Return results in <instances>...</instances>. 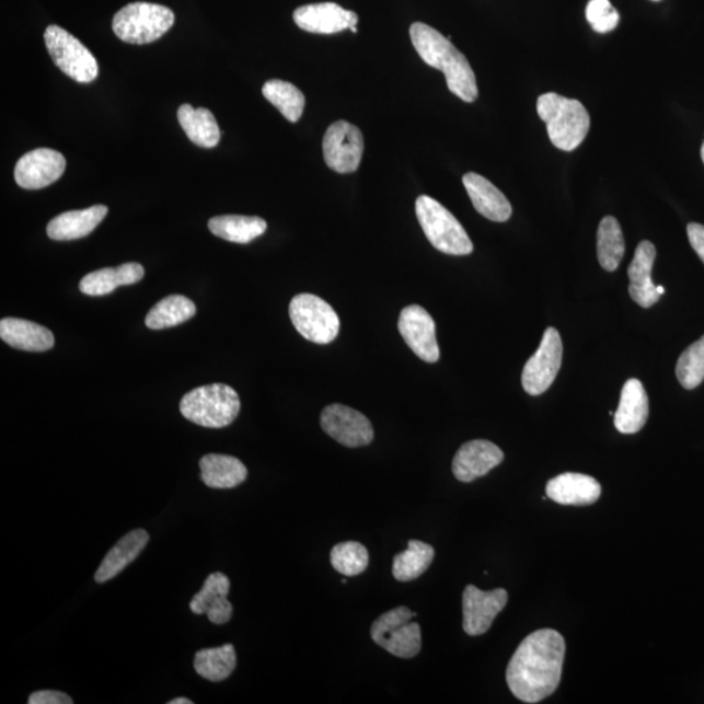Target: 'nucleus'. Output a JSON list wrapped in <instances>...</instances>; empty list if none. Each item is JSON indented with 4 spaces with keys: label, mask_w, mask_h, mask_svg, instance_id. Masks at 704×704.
I'll return each mask as SVG.
<instances>
[{
    "label": "nucleus",
    "mask_w": 704,
    "mask_h": 704,
    "mask_svg": "<svg viewBox=\"0 0 704 704\" xmlns=\"http://www.w3.org/2000/svg\"><path fill=\"white\" fill-rule=\"evenodd\" d=\"M196 314V305L193 300L183 296H170L160 300L149 311L146 324L149 330L161 331L186 323Z\"/></svg>",
    "instance_id": "31"
},
{
    "label": "nucleus",
    "mask_w": 704,
    "mask_h": 704,
    "mask_svg": "<svg viewBox=\"0 0 704 704\" xmlns=\"http://www.w3.org/2000/svg\"><path fill=\"white\" fill-rule=\"evenodd\" d=\"M625 254V241L616 218L608 216L601 220L598 229V258L607 272L618 270Z\"/></svg>",
    "instance_id": "33"
},
{
    "label": "nucleus",
    "mask_w": 704,
    "mask_h": 704,
    "mask_svg": "<svg viewBox=\"0 0 704 704\" xmlns=\"http://www.w3.org/2000/svg\"><path fill=\"white\" fill-rule=\"evenodd\" d=\"M508 600L507 590L482 591L469 585L462 597L464 633L471 637L487 633L497 614L507 607Z\"/></svg>",
    "instance_id": "13"
},
{
    "label": "nucleus",
    "mask_w": 704,
    "mask_h": 704,
    "mask_svg": "<svg viewBox=\"0 0 704 704\" xmlns=\"http://www.w3.org/2000/svg\"><path fill=\"white\" fill-rule=\"evenodd\" d=\"M208 226L211 234L238 244L251 243L268 229L263 218L247 216H218Z\"/></svg>",
    "instance_id": "29"
},
{
    "label": "nucleus",
    "mask_w": 704,
    "mask_h": 704,
    "mask_svg": "<svg viewBox=\"0 0 704 704\" xmlns=\"http://www.w3.org/2000/svg\"><path fill=\"white\" fill-rule=\"evenodd\" d=\"M415 616V612L403 605L381 614L371 626L374 644L396 658H415L422 649L420 626L412 621Z\"/></svg>",
    "instance_id": "7"
},
{
    "label": "nucleus",
    "mask_w": 704,
    "mask_h": 704,
    "mask_svg": "<svg viewBox=\"0 0 704 704\" xmlns=\"http://www.w3.org/2000/svg\"><path fill=\"white\" fill-rule=\"evenodd\" d=\"M331 563L334 569L346 577H357L365 573L369 564L366 546L358 542H345L333 546Z\"/></svg>",
    "instance_id": "35"
},
{
    "label": "nucleus",
    "mask_w": 704,
    "mask_h": 704,
    "mask_svg": "<svg viewBox=\"0 0 704 704\" xmlns=\"http://www.w3.org/2000/svg\"><path fill=\"white\" fill-rule=\"evenodd\" d=\"M293 22L305 32L334 34L357 26L359 18L336 3H318L299 7L293 12Z\"/></svg>",
    "instance_id": "17"
},
{
    "label": "nucleus",
    "mask_w": 704,
    "mask_h": 704,
    "mask_svg": "<svg viewBox=\"0 0 704 704\" xmlns=\"http://www.w3.org/2000/svg\"><path fill=\"white\" fill-rule=\"evenodd\" d=\"M195 671L203 679L221 682L232 674L236 668V653L232 645L216 648H205L195 655Z\"/></svg>",
    "instance_id": "30"
},
{
    "label": "nucleus",
    "mask_w": 704,
    "mask_h": 704,
    "mask_svg": "<svg viewBox=\"0 0 704 704\" xmlns=\"http://www.w3.org/2000/svg\"><path fill=\"white\" fill-rule=\"evenodd\" d=\"M230 579L222 573H213L205 580L203 589L191 600V611L197 616L207 614L211 624L224 625L229 622L234 608L228 600Z\"/></svg>",
    "instance_id": "18"
},
{
    "label": "nucleus",
    "mask_w": 704,
    "mask_h": 704,
    "mask_svg": "<svg viewBox=\"0 0 704 704\" xmlns=\"http://www.w3.org/2000/svg\"><path fill=\"white\" fill-rule=\"evenodd\" d=\"M399 330L416 357L427 363H436L440 359L435 320L423 307L414 304L403 309L400 314Z\"/></svg>",
    "instance_id": "14"
},
{
    "label": "nucleus",
    "mask_w": 704,
    "mask_h": 704,
    "mask_svg": "<svg viewBox=\"0 0 704 704\" xmlns=\"http://www.w3.org/2000/svg\"><path fill=\"white\" fill-rule=\"evenodd\" d=\"M193 703L194 702L188 699H176L169 702V704H193Z\"/></svg>",
    "instance_id": "40"
},
{
    "label": "nucleus",
    "mask_w": 704,
    "mask_h": 704,
    "mask_svg": "<svg viewBox=\"0 0 704 704\" xmlns=\"http://www.w3.org/2000/svg\"><path fill=\"white\" fill-rule=\"evenodd\" d=\"M563 351L559 333L555 327H549L534 357L523 368L522 385L526 393L536 396L549 391L562 368Z\"/></svg>",
    "instance_id": "11"
},
{
    "label": "nucleus",
    "mask_w": 704,
    "mask_h": 704,
    "mask_svg": "<svg viewBox=\"0 0 704 704\" xmlns=\"http://www.w3.org/2000/svg\"><path fill=\"white\" fill-rule=\"evenodd\" d=\"M656 290H658L660 297L662 296V293L666 292L665 287H662V286H658V289H656Z\"/></svg>",
    "instance_id": "41"
},
{
    "label": "nucleus",
    "mask_w": 704,
    "mask_h": 704,
    "mask_svg": "<svg viewBox=\"0 0 704 704\" xmlns=\"http://www.w3.org/2000/svg\"><path fill=\"white\" fill-rule=\"evenodd\" d=\"M409 37L419 57L428 66L446 74L451 93L469 104L477 99L480 91L473 68L448 37L424 23L409 26Z\"/></svg>",
    "instance_id": "2"
},
{
    "label": "nucleus",
    "mask_w": 704,
    "mask_h": 704,
    "mask_svg": "<svg viewBox=\"0 0 704 704\" xmlns=\"http://www.w3.org/2000/svg\"><path fill=\"white\" fill-rule=\"evenodd\" d=\"M30 704H72L71 696L56 690H41L33 693L28 700Z\"/></svg>",
    "instance_id": "38"
},
{
    "label": "nucleus",
    "mask_w": 704,
    "mask_h": 704,
    "mask_svg": "<svg viewBox=\"0 0 704 704\" xmlns=\"http://www.w3.org/2000/svg\"><path fill=\"white\" fill-rule=\"evenodd\" d=\"M45 44L54 64L68 78L79 83H92L99 77V64L93 54L77 37L58 25L47 26Z\"/></svg>",
    "instance_id": "9"
},
{
    "label": "nucleus",
    "mask_w": 704,
    "mask_h": 704,
    "mask_svg": "<svg viewBox=\"0 0 704 704\" xmlns=\"http://www.w3.org/2000/svg\"><path fill=\"white\" fill-rule=\"evenodd\" d=\"M66 170V159L57 150L39 148L19 160L15 181L25 189H41L57 182Z\"/></svg>",
    "instance_id": "15"
},
{
    "label": "nucleus",
    "mask_w": 704,
    "mask_h": 704,
    "mask_svg": "<svg viewBox=\"0 0 704 704\" xmlns=\"http://www.w3.org/2000/svg\"><path fill=\"white\" fill-rule=\"evenodd\" d=\"M545 492L546 496L557 504L587 507L599 500L601 485L592 476L565 473L553 477L546 484Z\"/></svg>",
    "instance_id": "20"
},
{
    "label": "nucleus",
    "mask_w": 704,
    "mask_h": 704,
    "mask_svg": "<svg viewBox=\"0 0 704 704\" xmlns=\"http://www.w3.org/2000/svg\"><path fill=\"white\" fill-rule=\"evenodd\" d=\"M648 419V396L637 379H631L622 388L620 405L614 413V427L620 434L639 432Z\"/></svg>",
    "instance_id": "22"
},
{
    "label": "nucleus",
    "mask_w": 704,
    "mask_h": 704,
    "mask_svg": "<svg viewBox=\"0 0 704 704\" xmlns=\"http://www.w3.org/2000/svg\"><path fill=\"white\" fill-rule=\"evenodd\" d=\"M701 157H702V161L704 163V142H703V146H702V149H701Z\"/></svg>",
    "instance_id": "42"
},
{
    "label": "nucleus",
    "mask_w": 704,
    "mask_h": 704,
    "mask_svg": "<svg viewBox=\"0 0 704 704\" xmlns=\"http://www.w3.org/2000/svg\"><path fill=\"white\" fill-rule=\"evenodd\" d=\"M416 217L430 244L447 255L466 256L474 244L463 226L435 198L423 195L415 204Z\"/></svg>",
    "instance_id": "5"
},
{
    "label": "nucleus",
    "mask_w": 704,
    "mask_h": 704,
    "mask_svg": "<svg viewBox=\"0 0 704 704\" xmlns=\"http://www.w3.org/2000/svg\"><path fill=\"white\" fill-rule=\"evenodd\" d=\"M0 337L18 350L43 353L50 350L56 339L53 333L43 325L22 319H3L0 321Z\"/></svg>",
    "instance_id": "24"
},
{
    "label": "nucleus",
    "mask_w": 704,
    "mask_h": 704,
    "mask_svg": "<svg viewBox=\"0 0 704 704\" xmlns=\"http://www.w3.org/2000/svg\"><path fill=\"white\" fill-rule=\"evenodd\" d=\"M289 312L293 326L307 341L327 345L337 338L341 321L325 300L312 293H299L291 300Z\"/></svg>",
    "instance_id": "8"
},
{
    "label": "nucleus",
    "mask_w": 704,
    "mask_h": 704,
    "mask_svg": "<svg viewBox=\"0 0 704 704\" xmlns=\"http://www.w3.org/2000/svg\"><path fill=\"white\" fill-rule=\"evenodd\" d=\"M586 19L597 33H610L618 28L620 15L610 0H590L586 7Z\"/></svg>",
    "instance_id": "37"
},
{
    "label": "nucleus",
    "mask_w": 704,
    "mask_h": 704,
    "mask_svg": "<svg viewBox=\"0 0 704 704\" xmlns=\"http://www.w3.org/2000/svg\"><path fill=\"white\" fill-rule=\"evenodd\" d=\"M463 186L477 213L494 222H507L512 209L507 197L484 176L469 173L463 176Z\"/></svg>",
    "instance_id": "21"
},
{
    "label": "nucleus",
    "mask_w": 704,
    "mask_h": 704,
    "mask_svg": "<svg viewBox=\"0 0 704 704\" xmlns=\"http://www.w3.org/2000/svg\"><path fill=\"white\" fill-rule=\"evenodd\" d=\"M536 107L553 146L564 152L577 149L590 131V114L577 100L545 93L538 99Z\"/></svg>",
    "instance_id": "3"
},
{
    "label": "nucleus",
    "mask_w": 704,
    "mask_h": 704,
    "mask_svg": "<svg viewBox=\"0 0 704 704\" xmlns=\"http://www.w3.org/2000/svg\"><path fill=\"white\" fill-rule=\"evenodd\" d=\"M241 400L229 385L210 384L194 389L183 396L181 413L205 428H224L238 418Z\"/></svg>",
    "instance_id": "4"
},
{
    "label": "nucleus",
    "mask_w": 704,
    "mask_h": 704,
    "mask_svg": "<svg viewBox=\"0 0 704 704\" xmlns=\"http://www.w3.org/2000/svg\"><path fill=\"white\" fill-rule=\"evenodd\" d=\"M656 258V249L651 242H640L631 265H628L627 276L631 279L628 292L635 303L651 309L659 302L660 296L658 286L654 285L651 273Z\"/></svg>",
    "instance_id": "19"
},
{
    "label": "nucleus",
    "mask_w": 704,
    "mask_h": 704,
    "mask_svg": "<svg viewBox=\"0 0 704 704\" xmlns=\"http://www.w3.org/2000/svg\"><path fill=\"white\" fill-rule=\"evenodd\" d=\"M201 480L210 488L230 489L247 480L249 470L238 458L223 454H208L200 461Z\"/></svg>",
    "instance_id": "27"
},
{
    "label": "nucleus",
    "mask_w": 704,
    "mask_h": 704,
    "mask_svg": "<svg viewBox=\"0 0 704 704\" xmlns=\"http://www.w3.org/2000/svg\"><path fill=\"white\" fill-rule=\"evenodd\" d=\"M177 120H180L187 138L197 147L210 149L220 142V127L217 125L215 115L208 108L182 105L177 111Z\"/></svg>",
    "instance_id": "28"
},
{
    "label": "nucleus",
    "mask_w": 704,
    "mask_h": 704,
    "mask_svg": "<svg viewBox=\"0 0 704 704\" xmlns=\"http://www.w3.org/2000/svg\"><path fill=\"white\" fill-rule=\"evenodd\" d=\"M174 23V12L168 7L136 2L116 12L113 31L123 43L147 45L160 39L163 34L173 28Z\"/></svg>",
    "instance_id": "6"
},
{
    "label": "nucleus",
    "mask_w": 704,
    "mask_h": 704,
    "mask_svg": "<svg viewBox=\"0 0 704 704\" xmlns=\"http://www.w3.org/2000/svg\"><path fill=\"white\" fill-rule=\"evenodd\" d=\"M105 205H94L83 210H72L61 213L47 224V235L53 241L66 242L85 238L104 221L107 215Z\"/></svg>",
    "instance_id": "23"
},
{
    "label": "nucleus",
    "mask_w": 704,
    "mask_h": 704,
    "mask_svg": "<svg viewBox=\"0 0 704 704\" xmlns=\"http://www.w3.org/2000/svg\"><path fill=\"white\" fill-rule=\"evenodd\" d=\"M565 639L553 628H542L526 637L507 669L512 695L524 703H538L556 692L562 681Z\"/></svg>",
    "instance_id": "1"
},
{
    "label": "nucleus",
    "mask_w": 704,
    "mask_h": 704,
    "mask_svg": "<svg viewBox=\"0 0 704 704\" xmlns=\"http://www.w3.org/2000/svg\"><path fill=\"white\" fill-rule=\"evenodd\" d=\"M653 2H660V0H653Z\"/></svg>",
    "instance_id": "43"
},
{
    "label": "nucleus",
    "mask_w": 704,
    "mask_h": 704,
    "mask_svg": "<svg viewBox=\"0 0 704 704\" xmlns=\"http://www.w3.org/2000/svg\"><path fill=\"white\" fill-rule=\"evenodd\" d=\"M435 558L432 545L409 540L406 551L399 553L393 559V577L400 582H409L423 576Z\"/></svg>",
    "instance_id": "32"
},
{
    "label": "nucleus",
    "mask_w": 704,
    "mask_h": 704,
    "mask_svg": "<svg viewBox=\"0 0 704 704\" xmlns=\"http://www.w3.org/2000/svg\"><path fill=\"white\" fill-rule=\"evenodd\" d=\"M323 152L327 168L338 174L355 173L363 159V134L346 120L333 123L324 135Z\"/></svg>",
    "instance_id": "10"
},
{
    "label": "nucleus",
    "mask_w": 704,
    "mask_h": 704,
    "mask_svg": "<svg viewBox=\"0 0 704 704\" xmlns=\"http://www.w3.org/2000/svg\"><path fill=\"white\" fill-rule=\"evenodd\" d=\"M263 94L287 120L297 123L302 118L305 99L296 85L278 79L270 80L263 86Z\"/></svg>",
    "instance_id": "34"
},
{
    "label": "nucleus",
    "mask_w": 704,
    "mask_h": 704,
    "mask_svg": "<svg viewBox=\"0 0 704 704\" xmlns=\"http://www.w3.org/2000/svg\"><path fill=\"white\" fill-rule=\"evenodd\" d=\"M676 376L680 384L688 391H693L702 384L704 380V336L681 354L679 361H677Z\"/></svg>",
    "instance_id": "36"
},
{
    "label": "nucleus",
    "mask_w": 704,
    "mask_h": 704,
    "mask_svg": "<svg viewBox=\"0 0 704 704\" xmlns=\"http://www.w3.org/2000/svg\"><path fill=\"white\" fill-rule=\"evenodd\" d=\"M143 278L142 265L127 263L118 268H105L89 273L80 282V291L89 297H104L116 287L138 284Z\"/></svg>",
    "instance_id": "26"
},
{
    "label": "nucleus",
    "mask_w": 704,
    "mask_h": 704,
    "mask_svg": "<svg viewBox=\"0 0 704 704\" xmlns=\"http://www.w3.org/2000/svg\"><path fill=\"white\" fill-rule=\"evenodd\" d=\"M149 534L146 530H134L123 536L111 551H108L104 562L95 572V582L105 584L107 580L118 576L120 572L134 563L139 557L140 553L146 549L149 543Z\"/></svg>",
    "instance_id": "25"
},
{
    "label": "nucleus",
    "mask_w": 704,
    "mask_h": 704,
    "mask_svg": "<svg viewBox=\"0 0 704 704\" xmlns=\"http://www.w3.org/2000/svg\"><path fill=\"white\" fill-rule=\"evenodd\" d=\"M504 461V453L494 442L474 440L463 443L453 460L457 481L471 483L487 475Z\"/></svg>",
    "instance_id": "16"
},
{
    "label": "nucleus",
    "mask_w": 704,
    "mask_h": 704,
    "mask_svg": "<svg viewBox=\"0 0 704 704\" xmlns=\"http://www.w3.org/2000/svg\"><path fill=\"white\" fill-rule=\"evenodd\" d=\"M689 242L704 264V226L700 223L688 224Z\"/></svg>",
    "instance_id": "39"
},
{
    "label": "nucleus",
    "mask_w": 704,
    "mask_h": 704,
    "mask_svg": "<svg viewBox=\"0 0 704 704\" xmlns=\"http://www.w3.org/2000/svg\"><path fill=\"white\" fill-rule=\"evenodd\" d=\"M321 427L347 448L367 447L373 441V427L367 416L351 407L331 405L321 413Z\"/></svg>",
    "instance_id": "12"
}]
</instances>
